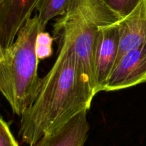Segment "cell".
<instances>
[{
	"label": "cell",
	"instance_id": "1",
	"mask_svg": "<svg viewBox=\"0 0 146 146\" xmlns=\"http://www.w3.org/2000/svg\"><path fill=\"white\" fill-rule=\"evenodd\" d=\"M59 41L54 65L41 78L35 101L21 115L19 136L29 145L81 111H88L95 96L69 43Z\"/></svg>",
	"mask_w": 146,
	"mask_h": 146
},
{
	"label": "cell",
	"instance_id": "2",
	"mask_svg": "<svg viewBox=\"0 0 146 146\" xmlns=\"http://www.w3.org/2000/svg\"><path fill=\"white\" fill-rule=\"evenodd\" d=\"M46 27L34 14L20 29L14 43L4 49L0 62V92L19 116L31 106L39 92L41 78L38 76L36 41Z\"/></svg>",
	"mask_w": 146,
	"mask_h": 146
},
{
	"label": "cell",
	"instance_id": "3",
	"mask_svg": "<svg viewBox=\"0 0 146 146\" xmlns=\"http://www.w3.org/2000/svg\"><path fill=\"white\" fill-rule=\"evenodd\" d=\"M99 26L80 11L69 9L54 24V36L69 43L96 95V57Z\"/></svg>",
	"mask_w": 146,
	"mask_h": 146
},
{
	"label": "cell",
	"instance_id": "4",
	"mask_svg": "<svg viewBox=\"0 0 146 146\" xmlns=\"http://www.w3.org/2000/svg\"><path fill=\"white\" fill-rule=\"evenodd\" d=\"M146 81V44L125 53L114 65L104 91H116Z\"/></svg>",
	"mask_w": 146,
	"mask_h": 146
},
{
	"label": "cell",
	"instance_id": "5",
	"mask_svg": "<svg viewBox=\"0 0 146 146\" xmlns=\"http://www.w3.org/2000/svg\"><path fill=\"white\" fill-rule=\"evenodd\" d=\"M41 0H0V43L4 49L14 43Z\"/></svg>",
	"mask_w": 146,
	"mask_h": 146
},
{
	"label": "cell",
	"instance_id": "6",
	"mask_svg": "<svg viewBox=\"0 0 146 146\" xmlns=\"http://www.w3.org/2000/svg\"><path fill=\"white\" fill-rule=\"evenodd\" d=\"M99 31L96 57V94L104 91L107 79L116 62L120 43V30L117 22L100 27Z\"/></svg>",
	"mask_w": 146,
	"mask_h": 146
},
{
	"label": "cell",
	"instance_id": "7",
	"mask_svg": "<svg viewBox=\"0 0 146 146\" xmlns=\"http://www.w3.org/2000/svg\"><path fill=\"white\" fill-rule=\"evenodd\" d=\"M87 111H81L30 146H84L90 129Z\"/></svg>",
	"mask_w": 146,
	"mask_h": 146
},
{
	"label": "cell",
	"instance_id": "8",
	"mask_svg": "<svg viewBox=\"0 0 146 146\" xmlns=\"http://www.w3.org/2000/svg\"><path fill=\"white\" fill-rule=\"evenodd\" d=\"M117 23L120 43L116 61L128 51L146 44V0H143L133 11Z\"/></svg>",
	"mask_w": 146,
	"mask_h": 146
},
{
	"label": "cell",
	"instance_id": "9",
	"mask_svg": "<svg viewBox=\"0 0 146 146\" xmlns=\"http://www.w3.org/2000/svg\"><path fill=\"white\" fill-rule=\"evenodd\" d=\"M71 0H41L36 7V14L42 24L46 26L55 17H60L66 13Z\"/></svg>",
	"mask_w": 146,
	"mask_h": 146
},
{
	"label": "cell",
	"instance_id": "10",
	"mask_svg": "<svg viewBox=\"0 0 146 146\" xmlns=\"http://www.w3.org/2000/svg\"><path fill=\"white\" fill-rule=\"evenodd\" d=\"M107 5L116 13L119 17L123 18L133 11L143 0H104Z\"/></svg>",
	"mask_w": 146,
	"mask_h": 146
},
{
	"label": "cell",
	"instance_id": "11",
	"mask_svg": "<svg viewBox=\"0 0 146 146\" xmlns=\"http://www.w3.org/2000/svg\"><path fill=\"white\" fill-rule=\"evenodd\" d=\"M0 146H19L7 123L0 117Z\"/></svg>",
	"mask_w": 146,
	"mask_h": 146
},
{
	"label": "cell",
	"instance_id": "12",
	"mask_svg": "<svg viewBox=\"0 0 146 146\" xmlns=\"http://www.w3.org/2000/svg\"><path fill=\"white\" fill-rule=\"evenodd\" d=\"M53 54L52 46L36 44V54L38 60H43L51 56Z\"/></svg>",
	"mask_w": 146,
	"mask_h": 146
},
{
	"label": "cell",
	"instance_id": "13",
	"mask_svg": "<svg viewBox=\"0 0 146 146\" xmlns=\"http://www.w3.org/2000/svg\"><path fill=\"white\" fill-rule=\"evenodd\" d=\"M53 38L51 36L49 33L45 31H41L38 34L36 37V44L37 45H47L52 46Z\"/></svg>",
	"mask_w": 146,
	"mask_h": 146
},
{
	"label": "cell",
	"instance_id": "14",
	"mask_svg": "<svg viewBox=\"0 0 146 146\" xmlns=\"http://www.w3.org/2000/svg\"><path fill=\"white\" fill-rule=\"evenodd\" d=\"M4 48H3L1 43H0V62H1V60L3 59V57H4Z\"/></svg>",
	"mask_w": 146,
	"mask_h": 146
}]
</instances>
